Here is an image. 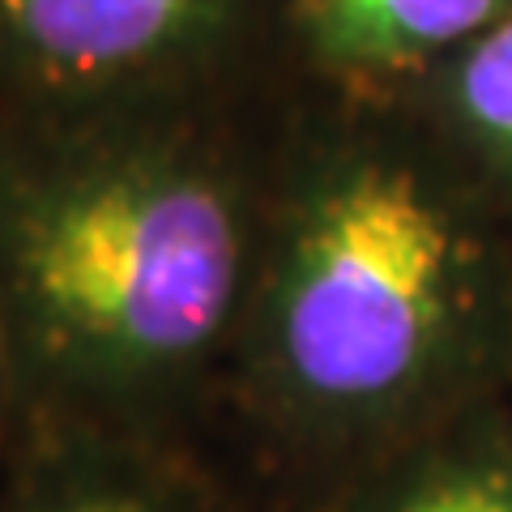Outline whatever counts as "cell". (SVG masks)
<instances>
[{
  "instance_id": "1",
  "label": "cell",
  "mask_w": 512,
  "mask_h": 512,
  "mask_svg": "<svg viewBox=\"0 0 512 512\" xmlns=\"http://www.w3.org/2000/svg\"><path fill=\"white\" fill-rule=\"evenodd\" d=\"M13 286L47 342L99 372L192 359L239 286V218L175 158H111L30 197L9 235Z\"/></svg>"
},
{
  "instance_id": "2",
  "label": "cell",
  "mask_w": 512,
  "mask_h": 512,
  "mask_svg": "<svg viewBox=\"0 0 512 512\" xmlns=\"http://www.w3.org/2000/svg\"><path fill=\"white\" fill-rule=\"evenodd\" d=\"M461 239L402 167L355 163L303 210L278 278V363L320 410L406 397L461 308Z\"/></svg>"
},
{
  "instance_id": "3",
  "label": "cell",
  "mask_w": 512,
  "mask_h": 512,
  "mask_svg": "<svg viewBox=\"0 0 512 512\" xmlns=\"http://www.w3.org/2000/svg\"><path fill=\"white\" fill-rule=\"evenodd\" d=\"M222 0H0V26L64 77H107L171 56L218 18Z\"/></svg>"
},
{
  "instance_id": "4",
  "label": "cell",
  "mask_w": 512,
  "mask_h": 512,
  "mask_svg": "<svg viewBox=\"0 0 512 512\" xmlns=\"http://www.w3.org/2000/svg\"><path fill=\"white\" fill-rule=\"evenodd\" d=\"M504 13L512 0H312V30L329 60L397 69L461 52Z\"/></svg>"
},
{
  "instance_id": "5",
  "label": "cell",
  "mask_w": 512,
  "mask_h": 512,
  "mask_svg": "<svg viewBox=\"0 0 512 512\" xmlns=\"http://www.w3.org/2000/svg\"><path fill=\"white\" fill-rule=\"evenodd\" d=\"M448 94L470 137L512 167V13L457 52Z\"/></svg>"
},
{
  "instance_id": "6",
  "label": "cell",
  "mask_w": 512,
  "mask_h": 512,
  "mask_svg": "<svg viewBox=\"0 0 512 512\" xmlns=\"http://www.w3.org/2000/svg\"><path fill=\"white\" fill-rule=\"evenodd\" d=\"M389 512H512V470L500 461L436 470L397 495Z\"/></svg>"
},
{
  "instance_id": "7",
  "label": "cell",
  "mask_w": 512,
  "mask_h": 512,
  "mask_svg": "<svg viewBox=\"0 0 512 512\" xmlns=\"http://www.w3.org/2000/svg\"><path fill=\"white\" fill-rule=\"evenodd\" d=\"M26 512H175L150 491H133L124 483H103V487H73L60 495H47Z\"/></svg>"
}]
</instances>
